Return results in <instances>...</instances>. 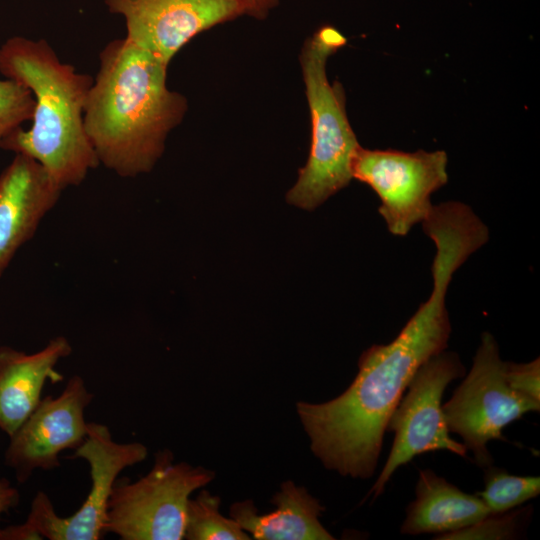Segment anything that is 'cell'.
<instances>
[{"label":"cell","instance_id":"obj_15","mask_svg":"<svg viewBox=\"0 0 540 540\" xmlns=\"http://www.w3.org/2000/svg\"><path fill=\"white\" fill-rule=\"evenodd\" d=\"M415 495L407 507L401 534L453 532L491 514L478 495L461 491L429 469L420 471Z\"/></svg>","mask_w":540,"mask_h":540},{"label":"cell","instance_id":"obj_7","mask_svg":"<svg viewBox=\"0 0 540 540\" xmlns=\"http://www.w3.org/2000/svg\"><path fill=\"white\" fill-rule=\"evenodd\" d=\"M442 410L449 432L458 434L476 463L486 468L493 462L487 444L505 440L503 429L527 412H538L540 402L509 386L498 344L484 332L469 373Z\"/></svg>","mask_w":540,"mask_h":540},{"label":"cell","instance_id":"obj_3","mask_svg":"<svg viewBox=\"0 0 540 540\" xmlns=\"http://www.w3.org/2000/svg\"><path fill=\"white\" fill-rule=\"evenodd\" d=\"M0 73L33 95L32 125L14 130L0 148L40 163L62 189L82 183L99 165L84 128V108L94 79L62 63L46 40L22 36L0 47Z\"/></svg>","mask_w":540,"mask_h":540},{"label":"cell","instance_id":"obj_18","mask_svg":"<svg viewBox=\"0 0 540 540\" xmlns=\"http://www.w3.org/2000/svg\"><path fill=\"white\" fill-rule=\"evenodd\" d=\"M530 508L525 507L514 512L489 514L482 520L457 531L440 534L439 540H484V539H517L524 528Z\"/></svg>","mask_w":540,"mask_h":540},{"label":"cell","instance_id":"obj_2","mask_svg":"<svg viewBox=\"0 0 540 540\" xmlns=\"http://www.w3.org/2000/svg\"><path fill=\"white\" fill-rule=\"evenodd\" d=\"M99 60L84 108L87 137L99 164L117 175L148 173L187 99L168 89V65L126 37L109 42Z\"/></svg>","mask_w":540,"mask_h":540},{"label":"cell","instance_id":"obj_22","mask_svg":"<svg viewBox=\"0 0 540 540\" xmlns=\"http://www.w3.org/2000/svg\"><path fill=\"white\" fill-rule=\"evenodd\" d=\"M20 501V494L16 488H14L10 482L5 479H0V516L3 513L8 512L11 508L18 505Z\"/></svg>","mask_w":540,"mask_h":540},{"label":"cell","instance_id":"obj_16","mask_svg":"<svg viewBox=\"0 0 540 540\" xmlns=\"http://www.w3.org/2000/svg\"><path fill=\"white\" fill-rule=\"evenodd\" d=\"M220 498L201 490L189 499L186 513L185 539L188 540H248L249 534L233 519L223 516Z\"/></svg>","mask_w":540,"mask_h":540},{"label":"cell","instance_id":"obj_8","mask_svg":"<svg viewBox=\"0 0 540 540\" xmlns=\"http://www.w3.org/2000/svg\"><path fill=\"white\" fill-rule=\"evenodd\" d=\"M465 373L458 354L446 349L417 369L389 418L387 431L394 432V441L385 466L366 497L372 496L373 501L379 497L395 470L419 454L446 450L466 457L465 445L449 435L441 405L448 384Z\"/></svg>","mask_w":540,"mask_h":540},{"label":"cell","instance_id":"obj_14","mask_svg":"<svg viewBox=\"0 0 540 540\" xmlns=\"http://www.w3.org/2000/svg\"><path fill=\"white\" fill-rule=\"evenodd\" d=\"M271 502L276 509L262 515L251 500L236 502L230 517L258 540L334 539L319 520L324 507L304 487L285 481Z\"/></svg>","mask_w":540,"mask_h":540},{"label":"cell","instance_id":"obj_13","mask_svg":"<svg viewBox=\"0 0 540 540\" xmlns=\"http://www.w3.org/2000/svg\"><path fill=\"white\" fill-rule=\"evenodd\" d=\"M71 352L64 336L54 337L31 354L0 346V430L9 437L14 434L41 401L46 382L63 380L55 367Z\"/></svg>","mask_w":540,"mask_h":540},{"label":"cell","instance_id":"obj_19","mask_svg":"<svg viewBox=\"0 0 540 540\" xmlns=\"http://www.w3.org/2000/svg\"><path fill=\"white\" fill-rule=\"evenodd\" d=\"M34 105L28 88L11 79L0 80V142L32 120Z\"/></svg>","mask_w":540,"mask_h":540},{"label":"cell","instance_id":"obj_12","mask_svg":"<svg viewBox=\"0 0 540 540\" xmlns=\"http://www.w3.org/2000/svg\"><path fill=\"white\" fill-rule=\"evenodd\" d=\"M63 190L36 160L16 154L0 174V277Z\"/></svg>","mask_w":540,"mask_h":540},{"label":"cell","instance_id":"obj_5","mask_svg":"<svg viewBox=\"0 0 540 540\" xmlns=\"http://www.w3.org/2000/svg\"><path fill=\"white\" fill-rule=\"evenodd\" d=\"M147 447L139 442L118 443L109 428L88 422L83 443L69 457L84 459L90 468L91 487L82 505L60 517L48 495L38 491L26 521L0 529V540H99L106 525L108 502L118 475L145 460Z\"/></svg>","mask_w":540,"mask_h":540},{"label":"cell","instance_id":"obj_11","mask_svg":"<svg viewBox=\"0 0 540 540\" xmlns=\"http://www.w3.org/2000/svg\"><path fill=\"white\" fill-rule=\"evenodd\" d=\"M121 15L126 38L169 65L195 36L246 15L241 0H104Z\"/></svg>","mask_w":540,"mask_h":540},{"label":"cell","instance_id":"obj_17","mask_svg":"<svg viewBox=\"0 0 540 540\" xmlns=\"http://www.w3.org/2000/svg\"><path fill=\"white\" fill-rule=\"evenodd\" d=\"M484 484V490L477 495L487 505L491 514L510 511L540 493L538 476L511 475L492 464L486 467Z\"/></svg>","mask_w":540,"mask_h":540},{"label":"cell","instance_id":"obj_21","mask_svg":"<svg viewBox=\"0 0 540 540\" xmlns=\"http://www.w3.org/2000/svg\"><path fill=\"white\" fill-rule=\"evenodd\" d=\"M246 15L258 20H264L280 2V0H241Z\"/></svg>","mask_w":540,"mask_h":540},{"label":"cell","instance_id":"obj_4","mask_svg":"<svg viewBox=\"0 0 540 540\" xmlns=\"http://www.w3.org/2000/svg\"><path fill=\"white\" fill-rule=\"evenodd\" d=\"M346 43L337 28L324 25L306 39L300 53L311 145L308 160L299 169L298 180L286 200L308 211L350 183L353 161L361 147L347 117L344 89L339 82L331 84L326 73L328 58Z\"/></svg>","mask_w":540,"mask_h":540},{"label":"cell","instance_id":"obj_20","mask_svg":"<svg viewBox=\"0 0 540 540\" xmlns=\"http://www.w3.org/2000/svg\"><path fill=\"white\" fill-rule=\"evenodd\" d=\"M505 379L515 391L540 402V359L529 363L504 361Z\"/></svg>","mask_w":540,"mask_h":540},{"label":"cell","instance_id":"obj_9","mask_svg":"<svg viewBox=\"0 0 540 540\" xmlns=\"http://www.w3.org/2000/svg\"><path fill=\"white\" fill-rule=\"evenodd\" d=\"M445 151L404 152L360 147L352 165L354 179L379 196L378 209L390 233L405 236L432 207V193L448 181Z\"/></svg>","mask_w":540,"mask_h":540},{"label":"cell","instance_id":"obj_1","mask_svg":"<svg viewBox=\"0 0 540 540\" xmlns=\"http://www.w3.org/2000/svg\"><path fill=\"white\" fill-rule=\"evenodd\" d=\"M461 264L456 253L437 251L432 292L396 338L361 354L356 377L338 397L318 404L297 403L310 448L325 468L352 478L374 475L389 418L410 380L424 362L448 346L451 324L445 299Z\"/></svg>","mask_w":540,"mask_h":540},{"label":"cell","instance_id":"obj_6","mask_svg":"<svg viewBox=\"0 0 540 540\" xmlns=\"http://www.w3.org/2000/svg\"><path fill=\"white\" fill-rule=\"evenodd\" d=\"M215 474L186 462H174L164 449L152 469L137 481L117 479L107 508L106 533L122 540H181L185 536L190 495Z\"/></svg>","mask_w":540,"mask_h":540},{"label":"cell","instance_id":"obj_10","mask_svg":"<svg viewBox=\"0 0 540 540\" xmlns=\"http://www.w3.org/2000/svg\"><path fill=\"white\" fill-rule=\"evenodd\" d=\"M93 398L84 380L73 375L59 396L41 399L10 436L5 452V464L14 469L19 483L26 482L36 469L59 467L60 454L83 443L88 432L85 409Z\"/></svg>","mask_w":540,"mask_h":540}]
</instances>
